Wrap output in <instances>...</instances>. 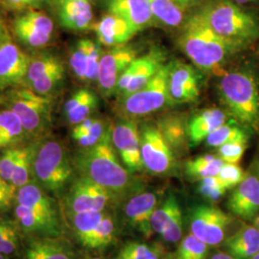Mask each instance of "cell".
<instances>
[{
  "mask_svg": "<svg viewBox=\"0 0 259 259\" xmlns=\"http://www.w3.org/2000/svg\"><path fill=\"white\" fill-rule=\"evenodd\" d=\"M232 221L231 215L208 204H198L189 213L190 232L207 246L220 245Z\"/></svg>",
  "mask_w": 259,
  "mask_h": 259,
  "instance_id": "8fae6325",
  "label": "cell"
},
{
  "mask_svg": "<svg viewBox=\"0 0 259 259\" xmlns=\"http://www.w3.org/2000/svg\"><path fill=\"white\" fill-rule=\"evenodd\" d=\"M158 205V198L154 192H140L129 198L124 206V217L132 228L144 234L153 235L151 226L153 213Z\"/></svg>",
  "mask_w": 259,
  "mask_h": 259,
  "instance_id": "ffe728a7",
  "label": "cell"
},
{
  "mask_svg": "<svg viewBox=\"0 0 259 259\" xmlns=\"http://www.w3.org/2000/svg\"><path fill=\"white\" fill-rule=\"evenodd\" d=\"M136 58V49L126 46L113 47L103 53L99 63L97 83L105 97L115 94L119 77Z\"/></svg>",
  "mask_w": 259,
  "mask_h": 259,
  "instance_id": "9a60e30c",
  "label": "cell"
},
{
  "mask_svg": "<svg viewBox=\"0 0 259 259\" xmlns=\"http://www.w3.org/2000/svg\"><path fill=\"white\" fill-rule=\"evenodd\" d=\"M225 246L232 257L249 259L259 251V230L253 225H246L225 239Z\"/></svg>",
  "mask_w": 259,
  "mask_h": 259,
  "instance_id": "4316f807",
  "label": "cell"
},
{
  "mask_svg": "<svg viewBox=\"0 0 259 259\" xmlns=\"http://www.w3.org/2000/svg\"><path fill=\"white\" fill-rule=\"evenodd\" d=\"M109 13L126 19L138 31L157 24L146 0H105Z\"/></svg>",
  "mask_w": 259,
  "mask_h": 259,
  "instance_id": "7402d4cb",
  "label": "cell"
},
{
  "mask_svg": "<svg viewBox=\"0 0 259 259\" xmlns=\"http://www.w3.org/2000/svg\"><path fill=\"white\" fill-rule=\"evenodd\" d=\"M10 32L8 28L6 26L2 17L0 16V38L9 36Z\"/></svg>",
  "mask_w": 259,
  "mask_h": 259,
  "instance_id": "f5cc1de1",
  "label": "cell"
},
{
  "mask_svg": "<svg viewBox=\"0 0 259 259\" xmlns=\"http://www.w3.org/2000/svg\"><path fill=\"white\" fill-rule=\"evenodd\" d=\"M157 24L179 28L185 24V10L173 0H146Z\"/></svg>",
  "mask_w": 259,
  "mask_h": 259,
  "instance_id": "d6a6232c",
  "label": "cell"
},
{
  "mask_svg": "<svg viewBox=\"0 0 259 259\" xmlns=\"http://www.w3.org/2000/svg\"><path fill=\"white\" fill-rule=\"evenodd\" d=\"M179 7H181L183 10L190 9L196 7L198 5H201L204 3L205 0H173Z\"/></svg>",
  "mask_w": 259,
  "mask_h": 259,
  "instance_id": "816d5d0a",
  "label": "cell"
},
{
  "mask_svg": "<svg viewBox=\"0 0 259 259\" xmlns=\"http://www.w3.org/2000/svg\"><path fill=\"white\" fill-rule=\"evenodd\" d=\"M111 133V127L104 121L89 117L75 125L71 132V137L81 148H89L101 142Z\"/></svg>",
  "mask_w": 259,
  "mask_h": 259,
  "instance_id": "f546056e",
  "label": "cell"
},
{
  "mask_svg": "<svg viewBox=\"0 0 259 259\" xmlns=\"http://www.w3.org/2000/svg\"><path fill=\"white\" fill-rule=\"evenodd\" d=\"M15 217L21 232L33 238L62 236V219H56L26 206L16 204Z\"/></svg>",
  "mask_w": 259,
  "mask_h": 259,
  "instance_id": "ac0fdd59",
  "label": "cell"
},
{
  "mask_svg": "<svg viewBox=\"0 0 259 259\" xmlns=\"http://www.w3.org/2000/svg\"><path fill=\"white\" fill-rule=\"evenodd\" d=\"M179 46L195 65L206 71L218 69L232 50L200 12L185 20Z\"/></svg>",
  "mask_w": 259,
  "mask_h": 259,
  "instance_id": "3957f363",
  "label": "cell"
},
{
  "mask_svg": "<svg viewBox=\"0 0 259 259\" xmlns=\"http://www.w3.org/2000/svg\"><path fill=\"white\" fill-rule=\"evenodd\" d=\"M117 231L118 228L114 216L107 211L84 248L90 250H104L110 247L116 240Z\"/></svg>",
  "mask_w": 259,
  "mask_h": 259,
  "instance_id": "e575fe53",
  "label": "cell"
},
{
  "mask_svg": "<svg viewBox=\"0 0 259 259\" xmlns=\"http://www.w3.org/2000/svg\"><path fill=\"white\" fill-rule=\"evenodd\" d=\"M245 174L246 173L243 171V169L236 163L225 162L217 177L227 190H229L235 188L239 185L245 178Z\"/></svg>",
  "mask_w": 259,
  "mask_h": 259,
  "instance_id": "bcb514c9",
  "label": "cell"
},
{
  "mask_svg": "<svg viewBox=\"0 0 259 259\" xmlns=\"http://www.w3.org/2000/svg\"><path fill=\"white\" fill-rule=\"evenodd\" d=\"M256 1H259V0H250V2H256Z\"/></svg>",
  "mask_w": 259,
  "mask_h": 259,
  "instance_id": "94428289",
  "label": "cell"
},
{
  "mask_svg": "<svg viewBox=\"0 0 259 259\" xmlns=\"http://www.w3.org/2000/svg\"><path fill=\"white\" fill-rule=\"evenodd\" d=\"M111 141L124 166L131 173L135 174L144 169L141 158L140 135L136 121L123 120L117 123L111 129Z\"/></svg>",
  "mask_w": 259,
  "mask_h": 259,
  "instance_id": "2e32d148",
  "label": "cell"
},
{
  "mask_svg": "<svg viewBox=\"0 0 259 259\" xmlns=\"http://www.w3.org/2000/svg\"><path fill=\"white\" fill-rule=\"evenodd\" d=\"M157 127L173 151L182 152L189 143L188 124L182 116L176 114L164 116L158 121Z\"/></svg>",
  "mask_w": 259,
  "mask_h": 259,
  "instance_id": "4dcf8cb0",
  "label": "cell"
},
{
  "mask_svg": "<svg viewBox=\"0 0 259 259\" xmlns=\"http://www.w3.org/2000/svg\"><path fill=\"white\" fill-rule=\"evenodd\" d=\"M17 189L0 177V212L9 209L16 202Z\"/></svg>",
  "mask_w": 259,
  "mask_h": 259,
  "instance_id": "f907efd6",
  "label": "cell"
},
{
  "mask_svg": "<svg viewBox=\"0 0 259 259\" xmlns=\"http://www.w3.org/2000/svg\"><path fill=\"white\" fill-rule=\"evenodd\" d=\"M167 90L169 102H194L200 95V76L191 65L182 61L168 64Z\"/></svg>",
  "mask_w": 259,
  "mask_h": 259,
  "instance_id": "5bb4252c",
  "label": "cell"
},
{
  "mask_svg": "<svg viewBox=\"0 0 259 259\" xmlns=\"http://www.w3.org/2000/svg\"><path fill=\"white\" fill-rule=\"evenodd\" d=\"M210 259H235L234 257H232L231 254L229 253H225V252H217V253H214L212 256L210 257Z\"/></svg>",
  "mask_w": 259,
  "mask_h": 259,
  "instance_id": "db71d44e",
  "label": "cell"
},
{
  "mask_svg": "<svg viewBox=\"0 0 259 259\" xmlns=\"http://www.w3.org/2000/svg\"><path fill=\"white\" fill-rule=\"evenodd\" d=\"M225 161L222 158L206 154L189 160L185 164L186 174L193 180H202L207 177L217 176Z\"/></svg>",
  "mask_w": 259,
  "mask_h": 259,
  "instance_id": "8d00e7d4",
  "label": "cell"
},
{
  "mask_svg": "<svg viewBox=\"0 0 259 259\" xmlns=\"http://www.w3.org/2000/svg\"><path fill=\"white\" fill-rule=\"evenodd\" d=\"M93 29L99 44L107 47H122L139 32L126 19L111 13L94 24Z\"/></svg>",
  "mask_w": 259,
  "mask_h": 259,
  "instance_id": "44dd1931",
  "label": "cell"
},
{
  "mask_svg": "<svg viewBox=\"0 0 259 259\" xmlns=\"http://www.w3.org/2000/svg\"><path fill=\"white\" fill-rule=\"evenodd\" d=\"M8 257H9V256H7V255H4V254L0 253V259H9Z\"/></svg>",
  "mask_w": 259,
  "mask_h": 259,
  "instance_id": "680465c9",
  "label": "cell"
},
{
  "mask_svg": "<svg viewBox=\"0 0 259 259\" xmlns=\"http://www.w3.org/2000/svg\"><path fill=\"white\" fill-rule=\"evenodd\" d=\"M11 31L20 46L37 51L52 42L55 37V23L46 12L30 10L14 18Z\"/></svg>",
  "mask_w": 259,
  "mask_h": 259,
  "instance_id": "ba28073f",
  "label": "cell"
},
{
  "mask_svg": "<svg viewBox=\"0 0 259 259\" xmlns=\"http://www.w3.org/2000/svg\"><path fill=\"white\" fill-rule=\"evenodd\" d=\"M89 259H105L103 258V257H91V258Z\"/></svg>",
  "mask_w": 259,
  "mask_h": 259,
  "instance_id": "91938a15",
  "label": "cell"
},
{
  "mask_svg": "<svg viewBox=\"0 0 259 259\" xmlns=\"http://www.w3.org/2000/svg\"><path fill=\"white\" fill-rule=\"evenodd\" d=\"M183 227L184 218L182 209L176 213L171 222L166 226V228L160 233L161 237L169 243H177L182 239L183 236Z\"/></svg>",
  "mask_w": 259,
  "mask_h": 259,
  "instance_id": "681fc988",
  "label": "cell"
},
{
  "mask_svg": "<svg viewBox=\"0 0 259 259\" xmlns=\"http://www.w3.org/2000/svg\"><path fill=\"white\" fill-rule=\"evenodd\" d=\"M163 252L157 244L130 241L122 246L115 259H161Z\"/></svg>",
  "mask_w": 259,
  "mask_h": 259,
  "instance_id": "f35d334b",
  "label": "cell"
},
{
  "mask_svg": "<svg viewBox=\"0 0 259 259\" xmlns=\"http://www.w3.org/2000/svg\"><path fill=\"white\" fill-rule=\"evenodd\" d=\"M198 192L208 202L216 203L226 194L227 188L222 185L218 177H207L200 180Z\"/></svg>",
  "mask_w": 259,
  "mask_h": 259,
  "instance_id": "7bdbcfd3",
  "label": "cell"
},
{
  "mask_svg": "<svg viewBox=\"0 0 259 259\" xmlns=\"http://www.w3.org/2000/svg\"><path fill=\"white\" fill-rule=\"evenodd\" d=\"M168 65H163L139 92L121 98L122 112L129 117L145 116L170 104L167 90Z\"/></svg>",
  "mask_w": 259,
  "mask_h": 259,
  "instance_id": "9c48e42d",
  "label": "cell"
},
{
  "mask_svg": "<svg viewBox=\"0 0 259 259\" xmlns=\"http://www.w3.org/2000/svg\"><path fill=\"white\" fill-rule=\"evenodd\" d=\"M226 122L227 114L218 108H210L198 112L188 122L189 145L200 144Z\"/></svg>",
  "mask_w": 259,
  "mask_h": 259,
  "instance_id": "d4e9b609",
  "label": "cell"
},
{
  "mask_svg": "<svg viewBox=\"0 0 259 259\" xmlns=\"http://www.w3.org/2000/svg\"><path fill=\"white\" fill-rule=\"evenodd\" d=\"M31 142L19 116L9 108L0 109V150Z\"/></svg>",
  "mask_w": 259,
  "mask_h": 259,
  "instance_id": "83f0119b",
  "label": "cell"
},
{
  "mask_svg": "<svg viewBox=\"0 0 259 259\" xmlns=\"http://www.w3.org/2000/svg\"><path fill=\"white\" fill-rule=\"evenodd\" d=\"M24 259H78L73 247L62 236L32 238Z\"/></svg>",
  "mask_w": 259,
  "mask_h": 259,
  "instance_id": "cb8c5ba5",
  "label": "cell"
},
{
  "mask_svg": "<svg viewBox=\"0 0 259 259\" xmlns=\"http://www.w3.org/2000/svg\"><path fill=\"white\" fill-rule=\"evenodd\" d=\"M107 211L73 213L65 215V220L76 238L83 248L87 246L94 230L101 222Z\"/></svg>",
  "mask_w": 259,
  "mask_h": 259,
  "instance_id": "1f68e13d",
  "label": "cell"
},
{
  "mask_svg": "<svg viewBox=\"0 0 259 259\" xmlns=\"http://www.w3.org/2000/svg\"><path fill=\"white\" fill-rule=\"evenodd\" d=\"M231 1H232V0H231Z\"/></svg>",
  "mask_w": 259,
  "mask_h": 259,
  "instance_id": "6125c7cd",
  "label": "cell"
},
{
  "mask_svg": "<svg viewBox=\"0 0 259 259\" xmlns=\"http://www.w3.org/2000/svg\"><path fill=\"white\" fill-rule=\"evenodd\" d=\"M141 158L144 168L155 176H169L176 168L174 151L157 127L146 125L140 133Z\"/></svg>",
  "mask_w": 259,
  "mask_h": 259,
  "instance_id": "30bf717a",
  "label": "cell"
},
{
  "mask_svg": "<svg viewBox=\"0 0 259 259\" xmlns=\"http://www.w3.org/2000/svg\"><path fill=\"white\" fill-rule=\"evenodd\" d=\"M223 102L246 128L259 130V91L253 76L245 71L224 75L219 83Z\"/></svg>",
  "mask_w": 259,
  "mask_h": 259,
  "instance_id": "5b68a950",
  "label": "cell"
},
{
  "mask_svg": "<svg viewBox=\"0 0 259 259\" xmlns=\"http://www.w3.org/2000/svg\"><path fill=\"white\" fill-rule=\"evenodd\" d=\"M229 210L243 220H253L259 214V161L250 166L227 203Z\"/></svg>",
  "mask_w": 259,
  "mask_h": 259,
  "instance_id": "4fadbf2b",
  "label": "cell"
},
{
  "mask_svg": "<svg viewBox=\"0 0 259 259\" xmlns=\"http://www.w3.org/2000/svg\"><path fill=\"white\" fill-rule=\"evenodd\" d=\"M35 144L36 140L24 144L21 149L17 166L15 168L12 180L10 182V184L17 190L21 186L27 185L28 183L33 181L32 165Z\"/></svg>",
  "mask_w": 259,
  "mask_h": 259,
  "instance_id": "74e56055",
  "label": "cell"
},
{
  "mask_svg": "<svg viewBox=\"0 0 259 259\" xmlns=\"http://www.w3.org/2000/svg\"><path fill=\"white\" fill-rule=\"evenodd\" d=\"M102 54L99 46L92 39L82 38L78 40L69 57V65L72 72L84 83L97 82Z\"/></svg>",
  "mask_w": 259,
  "mask_h": 259,
  "instance_id": "e0dca14e",
  "label": "cell"
},
{
  "mask_svg": "<svg viewBox=\"0 0 259 259\" xmlns=\"http://www.w3.org/2000/svg\"><path fill=\"white\" fill-rule=\"evenodd\" d=\"M247 148L246 141H234L218 147V157L228 163H238Z\"/></svg>",
  "mask_w": 259,
  "mask_h": 259,
  "instance_id": "7dc6e473",
  "label": "cell"
},
{
  "mask_svg": "<svg viewBox=\"0 0 259 259\" xmlns=\"http://www.w3.org/2000/svg\"><path fill=\"white\" fill-rule=\"evenodd\" d=\"M200 13L232 49L258 37L257 20L231 0H213L205 4Z\"/></svg>",
  "mask_w": 259,
  "mask_h": 259,
  "instance_id": "277c9868",
  "label": "cell"
},
{
  "mask_svg": "<svg viewBox=\"0 0 259 259\" xmlns=\"http://www.w3.org/2000/svg\"><path fill=\"white\" fill-rule=\"evenodd\" d=\"M16 204L26 206L56 219H62L61 206L57 204L55 198L34 181H31L17 190Z\"/></svg>",
  "mask_w": 259,
  "mask_h": 259,
  "instance_id": "603a6c76",
  "label": "cell"
},
{
  "mask_svg": "<svg viewBox=\"0 0 259 259\" xmlns=\"http://www.w3.org/2000/svg\"><path fill=\"white\" fill-rule=\"evenodd\" d=\"M23 145L4 149L0 154V177L9 184Z\"/></svg>",
  "mask_w": 259,
  "mask_h": 259,
  "instance_id": "ee69618b",
  "label": "cell"
},
{
  "mask_svg": "<svg viewBox=\"0 0 259 259\" xmlns=\"http://www.w3.org/2000/svg\"><path fill=\"white\" fill-rule=\"evenodd\" d=\"M29 62L30 55L11 35L0 38V93L24 84Z\"/></svg>",
  "mask_w": 259,
  "mask_h": 259,
  "instance_id": "7c38bea8",
  "label": "cell"
},
{
  "mask_svg": "<svg viewBox=\"0 0 259 259\" xmlns=\"http://www.w3.org/2000/svg\"><path fill=\"white\" fill-rule=\"evenodd\" d=\"M72 157L65 144L53 137L36 140L32 176L51 196L62 197L74 179Z\"/></svg>",
  "mask_w": 259,
  "mask_h": 259,
  "instance_id": "7a4b0ae2",
  "label": "cell"
},
{
  "mask_svg": "<svg viewBox=\"0 0 259 259\" xmlns=\"http://www.w3.org/2000/svg\"><path fill=\"white\" fill-rule=\"evenodd\" d=\"M20 232L21 231L15 220L0 215V250L18 237Z\"/></svg>",
  "mask_w": 259,
  "mask_h": 259,
  "instance_id": "c3c4849f",
  "label": "cell"
},
{
  "mask_svg": "<svg viewBox=\"0 0 259 259\" xmlns=\"http://www.w3.org/2000/svg\"><path fill=\"white\" fill-rule=\"evenodd\" d=\"M72 160L78 175L102 186L120 203L142 192V182L134 176L116 156L111 133L93 147L80 149Z\"/></svg>",
  "mask_w": 259,
  "mask_h": 259,
  "instance_id": "6da1fadb",
  "label": "cell"
},
{
  "mask_svg": "<svg viewBox=\"0 0 259 259\" xmlns=\"http://www.w3.org/2000/svg\"><path fill=\"white\" fill-rule=\"evenodd\" d=\"M234 141L248 142V136L245 130L240 128L233 121L225 123L221 127L215 130L205 139V142L208 146L217 148L226 143Z\"/></svg>",
  "mask_w": 259,
  "mask_h": 259,
  "instance_id": "ab89813d",
  "label": "cell"
},
{
  "mask_svg": "<svg viewBox=\"0 0 259 259\" xmlns=\"http://www.w3.org/2000/svg\"><path fill=\"white\" fill-rule=\"evenodd\" d=\"M253 226H255L259 230V214L253 219Z\"/></svg>",
  "mask_w": 259,
  "mask_h": 259,
  "instance_id": "11a10c76",
  "label": "cell"
},
{
  "mask_svg": "<svg viewBox=\"0 0 259 259\" xmlns=\"http://www.w3.org/2000/svg\"><path fill=\"white\" fill-rule=\"evenodd\" d=\"M61 198L64 215L109 211L111 205L120 203L110 191L81 175L75 177Z\"/></svg>",
  "mask_w": 259,
  "mask_h": 259,
  "instance_id": "52a82bcc",
  "label": "cell"
},
{
  "mask_svg": "<svg viewBox=\"0 0 259 259\" xmlns=\"http://www.w3.org/2000/svg\"><path fill=\"white\" fill-rule=\"evenodd\" d=\"M4 104V95L3 93H0V106H3Z\"/></svg>",
  "mask_w": 259,
  "mask_h": 259,
  "instance_id": "9f6ffc18",
  "label": "cell"
},
{
  "mask_svg": "<svg viewBox=\"0 0 259 259\" xmlns=\"http://www.w3.org/2000/svg\"><path fill=\"white\" fill-rule=\"evenodd\" d=\"M53 6L59 24L67 31L84 32L94 26L89 0H54Z\"/></svg>",
  "mask_w": 259,
  "mask_h": 259,
  "instance_id": "d6986e66",
  "label": "cell"
},
{
  "mask_svg": "<svg viewBox=\"0 0 259 259\" xmlns=\"http://www.w3.org/2000/svg\"><path fill=\"white\" fill-rule=\"evenodd\" d=\"M54 0H0V6L9 12L22 13L30 10H42L53 5Z\"/></svg>",
  "mask_w": 259,
  "mask_h": 259,
  "instance_id": "f6af8a7d",
  "label": "cell"
},
{
  "mask_svg": "<svg viewBox=\"0 0 259 259\" xmlns=\"http://www.w3.org/2000/svg\"><path fill=\"white\" fill-rule=\"evenodd\" d=\"M164 56L160 50H151L149 53L136 58L134 61L135 72L126 92L122 97H126L133 93L139 92L149 81L157 74V71L163 65Z\"/></svg>",
  "mask_w": 259,
  "mask_h": 259,
  "instance_id": "484cf974",
  "label": "cell"
},
{
  "mask_svg": "<svg viewBox=\"0 0 259 259\" xmlns=\"http://www.w3.org/2000/svg\"><path fill=\"white\" fill-rule=\"evenodd\" d=\"M181 210V206L177 200L176 196L172 193L167 196L162 203L157 205L156 210L153 213L151 226L154 232L160 234L171 222L173 217L178 211Z\"/></svg>",
  "mask_w": 259,
  "mask_h": 259,
  "instance_id": "60d3db41",
  "label": "cell"
},
{
  "mask_svg": "<svg viewBox=\"0 0 259 259\" xmlns=\"http://www.w3.org/2000/svg\"><path fill=\"white\" fill-rule=\"evenodd\" d=\"M65 68L64 63L57 65L39 77L26 88L39 95L53 98L65 82Z\"/></svg>",
  "mask_w": 259,
  "mask_h": 259,
  "instance_id": "d590c367",
  "label": "cell"
},
{
  "mask_svg": "<svg viewBox=\"0 0 259 259\" xmlns=\"http://www.w3.org/2000/svg\"><path fill=\"white\" fill-rule=\"evenodd\" d=\"M97 106L98 98L95 93L88 89L78 90L65 103V119L70 125L75 126L91 117Z\"/></svg>",
  "mask_w": 259,
  "mask_h": 259,
  "instance_id": "f1b7e54d",
  "label": "cell"
},
{
  "mask_svg": "<svg viewBox=\"0 0 259 259\" xmlns=\"http://www.w3.org/2000/svg\"><path fill=\"white\" fill-rule=\"evenodd\" d=\"M4 104L21 121L31 141L47 137L53 124V98L20 85L3 93Z\"/></svg>",
  "mask_w": 259,
  "mask_h": 259,
  "instance_id": "8992f818",
  "label": "cell"
},
{
  "mask_svg": "<svg viewBox=\"0 0 259 259\" xmlns=\"http://www.w3.org/2000/svg\"><path fill=\"white\" fill-rule=\"evenodd\" d=\"M249 259H259V251L258 252H256L255 254H253V255Z\"/></svg>",
  "mask_w": 259,
  "mask_h": 259,
  "instance_id": "6f0895ef",
  "label": "cell"
},
{
  "mask_svg": "<svg viewBox=\"0 0 259 259\" xmlns=\"http://www.w3.org/2000/svg\"><path fill=\"white\" fill-rule=\"evenodd\" d=\"M62 63V59L51 50L45 48L35 51L30 55L27 74L23 87H27L29 83H33L47 71Z\"/></svg>",
  "mask_w": 259,
  "mask_h": 259,
  "instance_id": "836d02e7",
  "label": "cell"
},
{
  "mask_svg": "<svg viewBox=\"0 0 259 259\" xmlns=\"http://www.w3.org/2000/svg\"><path fill=\"white\" fill-rule=\"evenodd\" d=\"M207 252L208 246L190 232L179 245L178 259H206Z\"/></svg>",
  "mask_w": 259,
  "mask_h": 259,
  "instance_id": "b9f144b4",
  "label": "cell"
}]
</instances>
